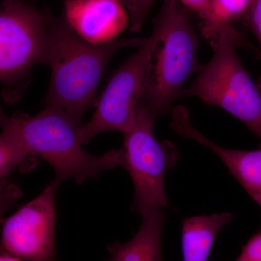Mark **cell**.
<instances>
[{"label":"cell","instance_id":"obj_1","mask_svg":"<svg viewBox=\"0 0 261 261\" xmlns=\"http://www.w3.org/2000/svg\"><path fill=\"white\" fill-rule=\"evenodd\" d=\"M144 38L92 44L79 37L65 21L48 10L46 64L51 70L46 106L60 108L82 123L84 113L95 107L97 89L109 62L121 49L137 47Z\"/></svg>","mask_w":261,"mask_h":261},{"label":"cell","instance_id":"obj_2","mask_svg":"<svg viewBox=\"0 0 261 261\" xmlns=\"http://www.w3.org/2000/svg\"><path fill=\"white\" fill-rule=\"evenodd\" d=\"M147 40L143 101L155 120L173 109L187 81L200 68L199 40L188 10L178 0H164Z\"/></svg>","mask_w":261,"mask_h":261},{"label":"cell","instance_id":"obj_3","mask_svg":"<svg viewBox=\"0 0 261 261\" xmlns=\"http://www.w3.org/2000/svg\"><path fill=\"white\" fill-rule=\"evenodd\" d=\"M82 124L60 108L46 106L34 116L23 113L10 116L8 126L30 157L40 158L50 165L56 173L53 182L59 187L65 180L82 184L121 165L120 150L101 155L84 150Z\"/></svg>","mask_w":261,"mask_h":261},{"label":"cell","instance_id":"obj_4","mask_svg":"<svg viewBox=\"0 0 261 261\" xmlns=\"http://www.w3.org/2000/svg\"><path fill=\"white\" fill-rule=\"evenodd\" d=\"M214 55L180 97H197L243 122L261 142V94L240 61L237 47L250 48L233 27L223 29L211 44ZM261 147V146H260Z\"/></svg>","mask_w":261,"mask_h":261},{"label":"cell","instance_id":"obj_5","mask_svg":"<svg viewBox=\"0 0 261 261\" xmlns=\"http://www.w3.org/2000/svg\"><path fill=\"white\" fill-rule=\"evenodd\" d=\"M48 10L23 0L0 5V83L7 99L16 100L33 67L46 64Z\"/></svg>","mask_w":261,"mask_h":261},{"label":"cell","instance_id":"obj_6","mask_svg":"<svg viewBox=\"0 0 261 261\" xmlns=\"http://www.w3.org/2000/svg\"><path fill=\"white\" fill-rule=\"evenodd\" d=\"M154 120L144 101L141 102L133 128L123 134L120 150L121 165L135 187L133 209L142 218L168 206L164 188L166 173L179 158L176 146L168 140L158 141L153 133Z\"/></svg>","mask_w":261,"mask_h":261},{"label":"cell","instance_id":"obj_7","mask_svg":"<svg viewBox=\"0 0 261 261\" xmlns=\"http://www.w3.org/2000/svg\"><path fill=\"white\" fill-rule=\"evenodd\" d=\"M147 39L138 50L120 65L97 98L93 116L80 127L83 145L104 132H129L143 101L146 67L148 56Z\"/></svg>","mask_w":261,"mask_h":261},{"label":"cell","instance_id":"obj_8","mask_svg":"<svg viewBox=\"0 0 261 261\" xmlns=\"http://www.w3.org/2000/svg\"><path fill=\"white\" fill-rule=\"evenodd\" d=\"M51 181L36 198L3 223L0 249L27 261H58L56 248V197Z\"/></svg>","mask_w":261,"mask_h":261},{"label":"cell","instance_id":"obj_9","mask_svg":"<svg viewBox=\"0 0 261 261\" xmlns=\"http://www.w3.org/2000/svg\"><path fill=\"white\" fill-rule=\"evenodd\" d=\"M63 16L79 37L92 44L116 40L130 23L117 0H65Z\"/></svg>","mask_w":261,"mask_h":261},{"label":"cell","instance_id":"obj_10","mask_svg":"<svg viewBox=\"0 0 261 261\" xmlns=\"http://www.w3.org/2000/svg\"><path fill=\"white\" fill-rule=\"evenodd\" d=\"M171 128L183 138L195 141L214 152L261 207V147L255 150H238L220 147L196 129L190 121L188 110L181 106L173 108Z\"/></svg>","mask_w":261,"mask_h":261},{"label":"cell","instance_id":"obj_11","mask_svg":"<svg viewBox=\"0 0 261 261\" xmlns=\"http://www.w3.org/2000/svg\"><path fill=\"white\" fill-rule=\"evenodd\" d=\"M165 213L158 211L143 217L138 232L126 243L108 245V261H162V240Z\"/></svg>","mask_w":261,"mask_h":261},{"label":"cell","instance_id":"obj_12","mask_svg":"<svg viewBox=\"0 0 261 261\" xmlns=\"http://www.w3.org/2000/svg\"><path fill=\"white\" fill-rule=\"evenodd\" d=\"M231 220L232 215L229 213L184 220L181 228L184 261H207L218 233Z\"/></svg>","mask_w":261,"mask_h":261},{"label":"cell","instance_id":"obj_13","mask_svg":"<svg viewBox=\"0 0 261 261\" xmlns=\"http://www.w3.org/2000/svg\"><path fill=\"white\" fill-rule=\"evenodd\" d=\"M252 3V0H210L208 18L201 27L202 35L212 44L221 31L245 16Z\"/></svg>","mask_w":261,"mask_h":261},{"label":"cell","instance_id":"obj_14","mask_svg":"<svg viewBox=\"0 0 261 261\" xmlns=\"http://www.w3.org/2000/svg\"><path fill=\"white\" fill-rule=\"evenodd\" d=\"M29 158L15 132L8 124L0 132V180L4 179L17 168L21 167Z\"/></svg>","mask_w":261,"mask_h":261},{"label":"cell","instance_id":"obj_15","mask_svg":"<svg viewBox=\"0 0 261 261\" xmlns=\"http://www.w3.org/2000/svg\"><path fill=\"white\" fill-rule=\"evenodd\" d=\"M126 9L132 32H140L151 8L157 0H117Z\"/></svg>","mask_w":261,"mask_h":261},{"label":"cell","instance_id":"obj_16","mask_svg":"<svg viewBox=\"0 0 261 261\" xmlns=\"http://www.w3.org/2000/svg\"><path fill=\"white\" fill-rule=\"evenodd\" d=\"M23 192L14 182L4 178L0 180V223L7 211L16 203Z\"/></svg>","mask_w":261,"mask_h":261},{"label":"cell","instance_id":"obj_17","mask_svg":"<svg viewBox=\"0 0 261 261\" xmlns=\"http://www.w3.org/2000/svg\"><path fill=\"white\" fill-rule=\"evenodd\" d=\"M244 18L247 27L254 34L261 47V0H252Z\"/></svg>","mask_w":261,"mask_h":261},{"label":"cell","instance_id":"obj_18","mask_svg":"<svg viewBox=\"0 0 261 261\" xmlns=\"http://www.w3.org/2000/svg\"><path fill=\"white\" fill-rule=\"evenodd\" d=\"M235 261H261V231L250 239Z\"/></svg>","mask_w":261,"mask_h":261},{"label":"cell","instance_id":"obj_19","mask_svg":"<svg viewBox=\"0 0 261 261\" xmlns=\"http://www.w3.org/2000/svg\"><path fill=\"white\" fill-rule=\"evenodd\" d=\"M187 10L195 13L201 20V25H203L208 18L210 0H178Z\"/></svg>","mask_w":261,"mask_h":261},{"label":"cell","instance_id":"obj_20","mask_svg":"<svg viewBox=\"0 0 261 261\" xmlns=\"http://www.w3.org/2000/svg\"><path fill=\"white\" fill-rule=\"evenodd\" d=\"M0 261H22V260L0 249Z\"/></svg>","mask_w":261,"mask_h":261},{"label":"cell","instance_id":"obj_21","mask_svg":"<svg viewBox=\"0 0 261 261\" xmlns=\"http://www.w3.org/2000/svg\"><path fill=\"white\" fill-rule=\"evenodd\" d=\"M10 116H7L0 105V128L3 129L9 123Z\"/></svg>","mask_w":261,"mask_h":261},{"label":"cell","instance_id":"obj_22","mask_svg":"<svg viewBox=\"0 0 261 261\" xmlns=\"http://www.w3.org/2000/svg\"><path fill=\"white\" fill-rule=\"evenodd\" d=\"M257 87H258L259 90H260L261 94V75L260 76V78H259L258 81H257Z\"/></svg>","mask_w":261,"mask_h":261}]
</instances>
